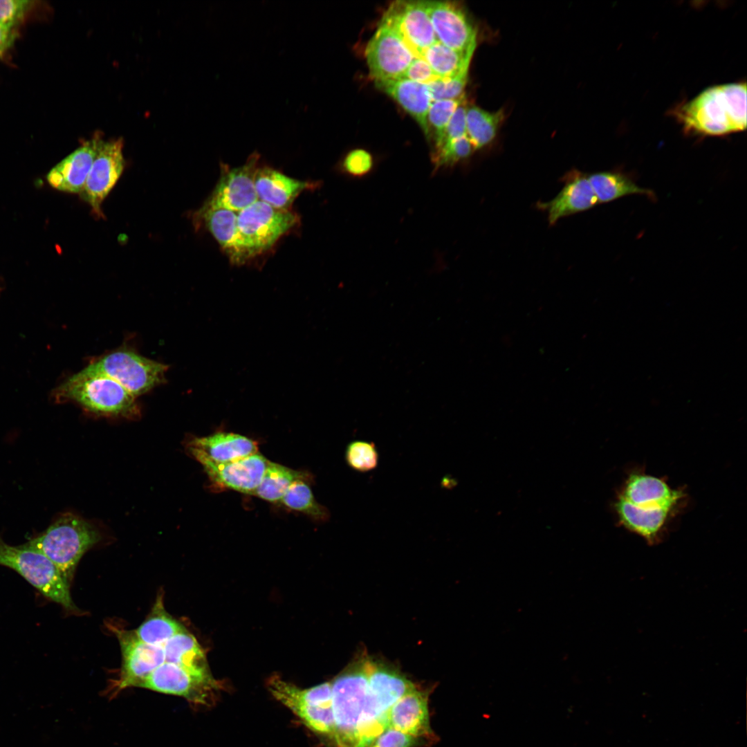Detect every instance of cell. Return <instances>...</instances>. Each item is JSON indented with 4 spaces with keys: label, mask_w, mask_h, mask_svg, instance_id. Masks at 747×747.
Here are the masks:
<instances>
[{
    "label": "cell",
    "mask_w": 747,
    "mask_h": 747,
    "mask_svg": "<svg viewBox=\"0 0 747 747\" xmlns=\"http://www.w3.org/2000/svg\"><path fill=\"white\" fill-rule=\"evenodd\" d=\"M369 655L360 652L331 681L337 747H367L389 728L387 714L371 697Z\"/></svg>",
    "instance_id": "cell-1"
},
{
    "label": "cell",
    "mask_w": 747,
    "mask_h": 747,
    "mask_svg": "<svg viewBox=\"0 0 747 747\" xmlns=\"http://www.w3.org/2000/svg\"><path fill=\"white\" fill-rule=\"evenodd\" d=\"M671 114L687 135L722 136L746 128V83L708 87L677 105Z\"/></svg>",
    "instance_id": "cell-2"
},
{
    "label": "cell",
    "mask_w": 747,
    "mask_h": 747,
    "mask_svg": "<svg viewBox=\"0 0 747 747\" xmlns=\"http://www.w3.org/2000/svg\"><path fill=\"white\" fill-rule=\"evenodd\" d=\"M100 539L91 524L73 513H65L26 544L46 555L70 583L81 557Z\"/></svg>",
    "instance_id": "cell-3"
},
{
    "label": "cell",
    "mask_w": 747,
    "mask_h": 747,
    "mask_svg": "<svg viewBox=\"0 0 747 747\" xmlns=\"http://www.w3.org/2000/svg\"><path fill=\"white\" fill-rule=\"evenodd\" d=\"M59 400L77 403L88 411L109 416H132L137 412L136 397L116 380L82 369L56 391Z\"/></svg>",
    "instance_id": "cell-4"
},
{
    "label": "cell",
    "mask_w": 747,
    "mask_h": 747,
    "mask_svg": "<svg viewBox=\"0 0 747 747\" xmlns=\"http://www.w3.org/2000/svg\"><path fill=\"white\" fill-rule=\"evenodd\" d=\"M266 686L271 695L310 730L333 742L335 727L331 681L301 688L275 675L268 680Z\"/></svg>",
    "instance_id": "cell-5"
},
{
    "label": "cell",
    "mask_w": 747,
    "mask_h": 747,
    "mask_svg": "<svg viewBox=\"0 0 747 747\" xmlns=\"http://www.w3.org/2000/svg\"><path fill=\"white\" fill-rule=\"evenodd\" d=\"M0 565L15 571L46 598L66 611H76L69 583L58 568L40 551L26 544L12 546L0 536Z\"/></svg>",
    "instance_id": "cell-6"
},
{
    "label": "cell",
    "mask_w": 747,
    "mask_h": 747,
    "mask_svg": "<svg viewBox=\"0 0 747 747\" xmlns=\"http://www.w3.org/2000/svg\"><path fill=\"white\" fill-rule=\"evenodd\" d=\"M167 366L127 349H120L94 360L84 369L104 375L135 397L165 380Z\"/></svg>",
    "instance_id": "cell-7"
},
{
    "label": "cell",
    "mask_w": 747,
    "mask_h": 747,
    "mask_svg": "<svg viewBox=\"0 0 747 747\" xmlns=\"http://www.w3.org/2000/svg\"><path fill=\"white\" fill-rule=\"evenodd\" d=\"M138 688L181 697L193 706H211L222 688L212 674L203 675L165 662L146 677Z\"/></svg>",
    "instance_id": "cell-8"
},
{
    "label": "cell",
    "mask_w": 747,
    "mask_h": 747,
    "mask_svg": "<svg viewBox=\"0 0 747 747\" xmlns=\"http://www.w3.org/2000/svg\"><path fill=\"white\" fill-rule=\"evenodd\" d=\"M299 221L288 209H277L258 200L237 212L239 231L254 256L270 248Z\"/></svg>",
    "instance_id": "cell-9"
},
{
    "label": "cell",
    "mask_w": 747,
    "mask_h": 747,
    "mask_svg": "<svg viewBox=\"0 0 747 747\" xmlns=\"http://www.w3.org/2000/svg\"><path fill=\"white\" fill-rule=\"evenodd\" d=\"M380 24L395 31L416 57L438 42L424 1H396L385 12Z\"/></svg>",
    "instance_id": "cell-10"
},
{
    "label": "cell",
    "mask_w": 747,
    "mask_h": 747,
    "mask_svg": "<svg viewBox=\"0 0 747 747\" xmlns=\"http://www.w3.org/2000/svg\"><path fill=\"white\" fill-rule=\"evenodd\" d=\"M117 636L122 662L119 676L109 692L111 697L124 689L138 688L146 677L165 662L163 646L143 643L131 631L118 630Z\"/></svg>",
    "instance_id": "cell-11"
},
{
    "label": "cell",
    "mask_w": 747,
    "mask_h": 747,
    "mask_svg": "<svg viewBox=\"0 0 747 747\" xmlns=\"http://www.w3.org/2000/svg\"><path fill=\"white\" fill-rule=\"evenodd\" d=\"M124 167L122 139L103 140L80 193L95 216H103L102 203L118 181Z\"/></svg>",
    "instance_id": "cell-12"
},
{
    "label": "cell",
    "mask_w": 747,
    "mask_h": 747,
    "mask_svg": "<svg viewBox=\"0 0 747 747\" xmlns=\"http://www.w3.org/2000/svg\"><path fill=\"white\" fill-rule=\"evenodd\" d=\"M437 41L471 57L477 46V31L462 8L454 2L424 1Z\"/></svg>",
    "instance_id": "cell-13"
},
{
    "label": "cell",
    "mask_w": 747,
    "mask_h": 747,
    "mask_svg": "<svg viewBox=\"0 0 747 747\" xmlns=\"http://www.w3.org/2000/svg\"><path fill=\"white\" fill-rule=\"evenodd\" d=\"M365 55L375 80L400 78L416 57L395 31L382 24L369 42Z\"/></svg>",
    "instance_id": "cell-14"
},
{
    "label": "cell",
    "mask_w": 747,
    "mask_h": 747,
    "mask_svg": "<svg viewBox=\"0 0 747 747\" xmlns=\"http://www.w3.org/2000/svg\"><path fill=\"white\" fill-rule=\"evenodd\" d=\"M681 503L647 501L631 504L617 496L614 509L621 526L653 545L659 542L665 526Z\"/></svg>",
    "instance_id": "cell-15"
},
{
    "label": "cell",
    "mask_w": 747,
    "mask_h": 747,
    "mask_svg": "<svg viewBox=\"0 0 747 747\" xmlns=\"http://www.w3.org/2000/svg\"><path fill=\"white\" fill-rule=\"evenodd\" d=\"M259 154L250 155L243 165L221 166V177L207 203L239 212L257 202L255 178Z\"/></svg>",
    "instance_id": "cell-16"
},
{
    "label": "cell",
    "mask_w": 747,
    "mask_h": 747,
    "mask_svg": "<svg viewBox=\"0 0 747 747\" xmlns=\"http://www.w3.org/2000/svg\"><path fill=\"white\" fill-rule=\"evenodd\" d=\"M199 216L234 264L241 265L254 257L237 224V212L204 204Z\"/></svg>",
    "instance_id": "cell-17"
},
{
    "label": "cell",
    "mask_w": 747,
    "mask_h": 747,
    "mask_svg": "<svg viewBox=\"0 0 747 747\" xmlns=\"http://www.w3.org/2000/svg\"><path fill=\"white\" fill-rule=\"evenodd\" d=\"M269 461L256 453L228 463L203 462L201 464L215 483L252 495L261 482Z\"/></svg>",
    "instance_id": "cell-18"
},
{
    "label": "cell",
    "mask_w": 747,
    "mask_h": 747,
    "mask_svg": "<svg viewBox=\"0 0 747 747\" xmlns=\"http://www.w3.org/2000/svg\"><path fill=\"white\" fill-rule=\"evenodd\" d=\"M597 203L588 175L575 170L565 176L564 185L555 198L548 202H539L537 206L547 212L549 225H553L559 219L591 209Z\"/></svg>",
    "instance_id": "cell-19"
},
{
    "label": "cell",
    "mask_w": 747,
    "mask_h": 747,
    "mask_svg": "<svg viewBox=\"0 0 747 747\" xmlns=\"http://www.w3.org/2000/svg\"><path fill=\"white\" fill-rule=\"evenodd\" d=\"M102 140L95 135L84 142L50 171L49 184L60 191L80 194Z\"/></svg>",
    "instance_id": "cell-20"
},
{
    "label": "cell",
    "mask_w": 747,
    "mask_h": 747,
    "mask_svg": "<svg viewBox=\"0 0 747 747\" xmlns=\"http://www.w3.org/2000/svg\"><path fill=\"white\" fill-rule=\"evenodd\" d=\"M190 450L201 463H225L258 453L255 441L231 432H218L196 438L190 443Z\"/></svg>",
    "instance_id": "cell-21"
},
{
    "label": "cell",
    "mask_w": 747,
    "mask_h": 747,
    "mask_svg": "<svg viewBox=\"0 0 747 747\" xmlns=\"http://www.w3.org/2000/svg\"><path fill=\"white\" fill-rule=\"evenodd\" d=\"M367 672L370 695L387 714L400 697L416 688L398 670L369 656Z\"/></svg>",
    "instance_id": "cell-22"
},
{
    "label": "cell",
    "mask_w": 747,
    "mask_h": 747,
    "mask_svg": "<svg viewBox=\"0 0 747 747\" xmlns=\"http://www.w3.org/2000/svg\"><path fill=\"white\" fill-rule=\"evenodd\" d=\"M390 728L412 737L431 733L427 695L416 688L400 697L389 710Z\"/></svg>",
    "instance_id": "cell-23"
},
{
    "label": "cell",
    "mask_w": 747,
    "mask_h": 747,
    "mask_svg": "<svg viewBox=\"0 0 747 747\" xmlns=\"http://www.w3.org/2000/svg\"><path fill=\"white\" fill-rule=\"evenodd\" d=\"M258 199L277 209L286 210L311 183L290 178L268 167H258L255 178Z\"/></svg>",
    "instance_id": "cell-24"
},
{
    "label": "cell",
    "mask_w": 747,
    "mask_h": 747,
    "mask_svg": "<svg viewBox=\"0 0 747 747\" xmlns=\"http://www.w3.org/2000/svg\"><path fill=\"white\" fill-rule=\"evenodd\" d=\"M375 82L378 89L394 98L416 120L429 137L427 113L432 100L427 85L403 78Z\"/></svg>",
    "instance_id": "cell-25"
},
{
    "label": "cell",
    "mask_w": 747,
    "mask_h": 747,
    "mask_svg": "<svg viewBox=\"0 0 747 747\" xmlns=\"http://www.w3.org/2000/svg\"><path fill=\"white\" fill-rule=\"evenodd\" d=\"M165 662L174 663L203 675H210L205 653L195 637L186 629L163 645Z\"/></svg>",
    "instance_id": "cell-26"
},
{
    "label": "cell",
    "mask_w": 747,
    "mask_h": 747,
    "mask_svg": "<svg viewBox=\"0 0 747 747\" xmlns=\"http://www.w3.org/2000/svg\"><path fill=\"white\" fill-rule=\"evenodd\" d=\"M598 203H608L625 196L640 194L656 199L651 190L639 187L628 174L618 171L600 172L588 175Z\"/></svg>",
    "instance_id": "cell-27"
},
{
    "label": "cell",
    "mask_w": 747,
    "mask_h": 747,
    "mask_svg": "<svg viewBox=\"0 0 747 747\" xmlns=\"http://www.w3.org/2000/svg\"><path fill=\"white\" fill-rule=\"evenodd\" d=\"M184 629L183 625L167 612L160 596L157 598L147 618L133 631L143 643L163 646Z\"/></svg>",
    "instance_id": "cell-28"
},
{
    "label": "cell",
    "mask_w": 747,
    "mask_h": 747,
    "mask_svg": "<svg viewBox=\"0 0 747 747\" xmlns=\"http://www.w3.org/2000/svg\"><path fill=\"white\" fill-rule=\"evenodd\" d=\"M503 118L501 110L490 112L474 105H468L466 136L474 149L484 147L493 140Z\"/></svg>",
    "instance_id": "cell-29"
},
{
    "label": "cell",
    "mask_w": 747,
    "mask_h": 747,
    "mask_svg": "<svg viewBox=\"0 0 747 747\" xmlns=\"http://www.w3.org/2000/svg\"><path fill=\"white\" fill-rule=\"evenodd\" d=\"M306 477L304 472L269 461L261 482L252 495L270 501H281L295 481Z\"/></svg>",
    "instance_id": "cell-30"
},
{
    "label": "cell",
    "mask_w": 747,
    "mask_h": 747,
    "mask_svg": "<svg viewBox=\"0 0 747 747\" xmlns=\"http://www.w3.org/2000/svg\"><path fill=\"white\" fill-rule=\"evenodd\" d=\"M422 57L439 77L445 78L468 72L471 57L455 51L439 42L428 47Z\"/></svg>",
    "instance_id": "cell-31"
},
{
    "label": "cell",
    "mask_w": 747,
    "mask_h": 747,
    "mask_svg": "<svg viewBox=\"0 0 747 747\" xmlns=\"http://www.w3.org/2000/svg\"><path fill=\"white\" fill-rule=\"evenodd\" d=\"M281 501L288 508L304 513L317 520L326 521L329 517L327 508L316 501L304 480L295 481Z\"/></svg>",
    "instance_id": "cell-32"
},
{
    "label": "cell",
    "mask_w": 747,
    "mask_h": 747,
    "mask_svg": "<svg viewBox=\"0 0 747 747\" xmlns=\"http://www.w3.org/2000/svg\"><path fill=\"white\" fill-rule=\"evenodd\" d=\"M345 459L353 470L367 472L375 469L379 461V454L374 443L356 440L348 444Z\"/></svg>",
    "instance_id": "cell-33"
},
{
    "label": "cell",
    "mask_w": 747,
    "mask_h": 747,
    "mask_svg": "<svg viewBox=\"0 0 747 747\" xmlns=\"http://www.w3.org/2000/svg\"><path fill=\"white\" fill-rule=\"evenodd\" d=\"M464 96L459 100L431 102L427 113V123L429 127L431 125L434 133L436 149L441 145L448 122Z\"/></svg>",
    "instance_id": "cell-34"
},
{
    "label": "cell",
    "mask_w": 747,
    "mask_h": 747,
    "mask_svg": "<svg viewBox=\"0 0 747 747\" xmlns=\"http://www.w3.org/2000/svg\"><path fill=\"white\" fill-rule=\"evenodd\" d=\"M468 72L451 77H437L427 85L432 101L459 100L463 95Z\"/></svg>",
    "instance_id": "cell-35"
},
{
    "label": "cell",
    "mask_w": 747,
    "mask_h": 747,
    "mask_svg": "<svg viewBox=\"0 0 747 747\" xmlns=\"http://www.w3.org/2000/svg\"><path fill=\"white\" fill-rule=\"evenodd\" d=\"M474 147L467 136L445 143L436 150L434 160L436 167L452 165L468 158Z\"/></svg>",
    "instance_id": "cell-36"
},
{
    "label": "cell",
    "mask_w": 747,
    "mask_h": 747,
    "mask_svg": "<svg viewBox=\"0 0 747 747\" xmlns=\"http://www.w3.org/2000/svg\"><path fill=\"white\" fill-rule=\"evenodd\" d=\"M342 167L345 172L353 176H363L371 171L373 159L368 151L361 149H354L344 157Z\"/></svg>",
    "instance_id": "cell-37"
},
{
    "label": "cell",
    "mask_w": 747,
    "mask_h": 747,
    "mask_svg": "<svg viewBox=\"0 0 747 747\" xmlns=\"http://www.w3.org/2000/svg\"><path fill=\"white\" fill-rule=\"evenodd\" d=\"M32 1L26 0H0V24L14 27L24 17Z\"/></svg>",
    "instance_id": "cell-38"
},
{
    "label": "cell",
    "mask_w": 747,
    "mask_h": 747,
    "mask_svg": "<svg viewBox=\"0 0 747 747\" xmlns=\"http://www.w3.org/2000/svg\"><path fill=\"white\" fill-rule=\"evenodd\" d=\"M467 107L468 104L464 96L452 114L446 127L443 142L436 149L447 142L466 136Z\"/></svg>",
    "instance_id": "cell-39"
},
{
    "label": "cell",
    "mask_w": 747,
    "mask_h": 747,
    "mask_svg": "<svg viewBox=\"0 0 747 747\" xmlns=\"http://www.w3.org/2000/svg\"><path fill=\"white\" fill-rule=\"evenodd\" d=\"M416 742V737L389 728L368 747H412Z\"/></svg>",
    "instance_id": "cell-40"
},
{
    "label": "cell",
    "mask_w": 747,
    "mask_h": 747,
    "mask_svg": "<svg viewBox=\"0 0 747 747\" xmlns=\"http://www.w3.org/2000/svg\"><path fill=\"white\" fill-rule=\"evenodd\" d=\"M437 77L423 57H415L400 78L427 84Z\"/></svg>",
    "instance_id": "cell-41"
},
{
    "label": "cell",
    "mask_w": 747,
    "mask_h": 747,
    "mask_svg": "<svg viewBox=\"0 0 747 747\" xmlns=\"http://www.w3.org/2000/svg\"><path fill=\"white\" fill-rule=\"evenodd\" d=\"M12 28L0 24V55L11 45L14 39Z\"/></svg>",
    "instance_id": "cell-42"
}]
</instances>
